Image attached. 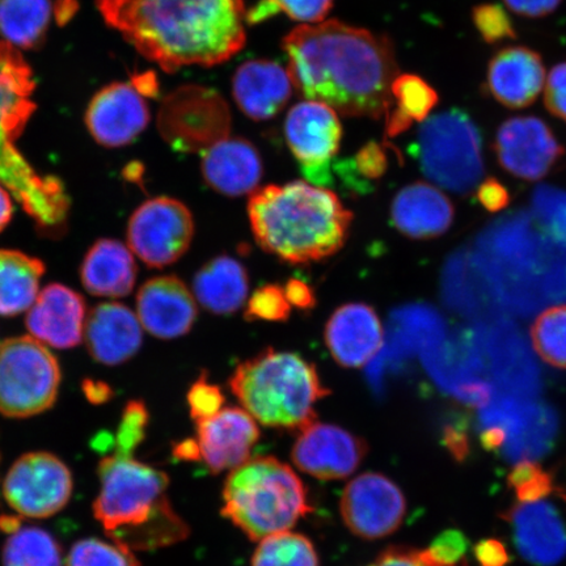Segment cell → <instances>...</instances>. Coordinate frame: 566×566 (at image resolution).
<instances>
[{
	"label": "cell",
	"mask_w": 566,
	"mask_h": 566,
	"mask_svg": "<svg viewBox=\"0 0 566 566\" xmlns=\"http://www.w3.org/2000/svg\"><path fill=\"white\" fill-rule=\"evenodd\" d=\"M289 74L306 101L327 104L346 117H386L399 75L395 48L384 34L323 21L283 39Z\"/></svg>",
	"instance_id": "cell-1"
},
{
	"label": "cell",
	"mask_w": 566,
	"mask_h": 566,
	"mask_svg": "<svg viewBox=\"0 0 566 566\" xmlns=\"http://www.w3.org/2000/svg\"><path fill=\"white\" fill-rule=\"evenodd\" d=\"M106 24L167 71L212 67L245 45L244 0H96Z\"/></svg>",
	"instance_id": "cell-2"
},
{
	"label": "cell",
	"mask_w": 566,
	"mask_h": 566,
	"mask_svg": "<svg viewBox=\"0 0 566 566\" xmlns=\"http://www.w3.org/2000/svg\"><path fill=\"white\" fill-rule=\"evenodd\" d=\"M247 211L261 250L293 265L334 256L353 222L334 192L301 180L254 190Z\"/></svg>",
	"instance_id": "cell-3"
},
{
	"label": "cell",
	"mask_w": 566,
	"mask_h": 566,
	"mask_svg": "<svg viewBox=\"0 0 566 566\" xmlns=\"http://www.w3.org/2000/svg\"><path fill=\"white\" fill-rule=\"evenodd\" d=\"M98 478L94 514L113 541L153 549L186 539L189 528L169 504L165 472L116 454L102 460Z\"/></svg>",
	"instance_id": "cell-4"
},
{
	"label": "cell",
	"mask_w": 566,
	"mask_h": 566,
	"mask_svg": "<svg viewBox=\"0 0 566 566\" xmlns=\"http://www.w3.org/2000/svg\"><path fill=\"white\" fill-rule=\"evenodd\" d=\"M30 65L9 42H0V184L48 233L65 229L69 197L61 181L40 176L15 147L35 108Z\"/></svg>",
	"instance_id": "cell-5"
},
{
	"label": "cell",
	"mask_w": 566,
	"mask_h": 566,
	"mask_svg": "<svg viewBox=\"0 0 566 566\" xmlns=\"http://www.w3.org/2000/svg\"><path fill=\"white\" fill-rule=\"evenodd\" d=\"M230 389L254 420L298 431L316 420V405L331 394L316 366L298 353L269 348L240 364Z\"/></svg>",
	"instance_id": "cell-6"
},
{
	"label": "cell",
	"mask_w": 566,
	"mask_h": 566,
	"mask_svg": "<svg viewBox=\"0 0 566 566\" xmlns=\"http://www.w3.org/2000/svg\"><path fill=\"white\" fill-rule=\"evenodd\" d=\"M222 497L224 518L253 542L292 530L313 512L298 473L274 457L251 458L230 471Z\"/></svg>",
	"instance_id": "cell-7"
},
{
	"label": "cell",
	"mask_w": 566,
	"mask_h": 566,
	"mask_svg": "<svg viewBox=\"0 0 566 566\" xmlns=\"http://www.w3.org/2000/svg\"><path fill=\"white\" fill-rule=\"evenodd\" d=\"M416 157L428 179L459 195L471 192L484 175L483 138L462 109L443 111L424 119Z\"/></svg>",
	"instance_id": "cell-8"
},
{
	"label": "cell",
	"mask_w": 566,
	"mask_h": 566,
	"mask_svg": "<svg viewBox=\"0 0 566 566\" xmlns=\"http://www.w3.org/2000/svg\"><path fill=\"white\" fill-rule=\"evenodd\" d=\"M61 385L59 360L32 336L0 344V413L27 419L52 408Z\"/></svg>",
	"instance_id": "cell-9"
},
{
	"label": "cell",
	"mask_w": 566,
	"mask_h": 566,
	"mask_svg": "<svg viewBox=\"0 0 566 566\" xmlns=\"http://www.w3.org/2000/svg\"><path fill=\"white\" fill-rule=\"evenodd\" d=\"M231 117L228 104L217 92L189 86L174 92L163 103L159 116L161 136L175 150L207 151L229 137Z\"/></svg>",
	"instance_id": "cell-10"
},
{
	"label": "cell",
	"mask_w": 566,
	"mask_h": 566,
	"mask_svg": "<svg viewBox=\"0 0 566 566\" xmlns=\"http://www.w3.org/2000/svg\"><path fill=\"white\" fill-rule=\"evenodd\" d=\"M195 237L192 211L171 197L151 198L133 212L127 224L130 251L150 268H166L179 261Z\"/></svg>",
	"instance_id": "cell-11"
},
{
	"label": "cell",
	"mask_w": 566,
	"mask_h": 566,
	"mask_svg": "<svg viewBox=\"0 0 566 566\" xmlns=\"http://www.w3.org/2000/svg\"><path fill=\"white\" fill-rule=\"evenodd\" d=\"M69 467L51 452H30L17 460L4 479L7 504L28 518H49L69 504L73 494Z\"/></svg>",
	"instance_id": "cell-12"
},
{
	"label": "cell",
	"mask_w": 566,
	"mask_h": 566,
	"mask_svg": "<svg viewBox=\"0 0 566 566\" xmlns=\"http://www.w3.org/2000/svg\"><path fill=\"white\" fill-rule=\"evenodd\" d=\"M339 513L353 535L378 541L399 530L407 515V500L384 473L366 472L346 484Z\"/></svg>",
	"instance_id": "cell-13"
},
{
	"label": "cell",
	"mask_w": 566,
	"mask_h": 566,
	"mask_svg": "<svg viewBox=\"0 0 566 566\" xmlns=\"http://www.w3.org/2000/svg\"><path fill=\"white\" fill-rule=\"evenodd\" d=\"M285 137L306 179L322 186L331 182V163L343 138L338 113L321 102L296 104L286 117Z\"/></svg>",
	"instance_id": "cell-14"
},
{
	"label": "cell",
	"mask_w": 566,
	"mask_h": 566,
	"mask_svg": "<svg viewBox=\"0 0 566 566\" xmlns=\"http://www.w3.org/2000/svg\"><path fill=\"white\" fill-rule=\"evenodd\" d=\"M367 443L338 424L313 421L298 430L292 459L296 469L317 480L348 479L363 464Z\"/></svg>",
	"instance_id": "cell-15"
},
{
	"label": "cell",
	"mask_w": 566,
	"mask_h": 566,
	"mask_svg": "<svg viewBox=\"0 0 566 566\" xmlns=\"http://www.w3.org/2000/svg\"><path fill=\"white\" fill-rule=\"evenodd\" d=\"M494 153L509 174L518 179H543L562 159L565 150L551 127L539 117L518 116L499 127Z\"/></svg>",
	"instance_id": "cell-16"
},
{
	"label": "cell",
	"mask_w": 566,
	"mask_h": 566,
	"mask_svg": "<svg viewBox=\"0 0 566 566\" xmlns=\"http://www.w3.org/2000/svg\"><path fill=\"white\" fill-rule=\"evenodd\" d=\"M196 427L200 462L212 473L230 472L245 463L260 438L258 421L242 408H223Z\"/></svg>",
	"instance_id": "cell-17"
},
{
	"label": "cell",
	"mask_w": 566,
	"mask_h": 566,
	"mask_svg": "<svg viewBox=\"0 0 566 566\" xmlns=\"http://www.w3.org/2000/svg\"><path fill=\"white\" fill-rule=\"evenodd\" d=\"M150 122V111L132 83H115L97 92L86 113L92 137L105 147L130 145Z\"/></svg>",
	"instance_id": "cell-18"
},
{
	"label": "cell",
	"mask_w": 566,
	"mask_h": 566,
	"mask_svg": "<svg viewBox=\"0 0 566 566\" xmlns=\"http://www.w3.org/2000/svg\"><path fill=\"white\" fill-rule=\"evenodd\" d=\"M324 339L339 366L359 369L384 348L385 331L377 311L369 304L346 303L328 318Z\"/></svg>",
	"instance_id": "cell-19"
},
{
	"label": "cell",
	"mask_w": 566,
	"mask_h": 566,
	"mask_svg": "<svg viewBox=\"0 0 566 566\" xmlns=\"http://www.w3.org/2000/svg\"><path fill=\"white\" fill-rule=\"evenodd\" d=\"M138 318L148 334L163 339L186 336L196 324V298L175 275L145 282L137 295Z\"/></svg>",
	"instance_id": "cell-20"
},
{
	"label": "cell",
	"mask_w": 566,
	"mask_h": 566,
	"mask_svg": "<svg viewBox=\"0 0 566 566\" xmlns=\"http://www.w3.org/2000/svg\"><path fill=\"white\" fill-rule=\"evenodd\" d=\"M83 296L60 283L46 286L28 310L25 324L33 338L55 349L80 345L86 327Z\"/></svg>",
	"instance_id": "cell-21"
},
{
	"label": "cell",
	"mask_w": 566,
	"mask_h": 566,
	"mask_svg": "<svg viewBox=\"0 0 566 566\" xmlns=\"http://www.w3.org/2000/svg\"><path fill=\"white\" fill-rule=\"evenodd\" d=\"M516 549L537 566H554L566 556V526L557 509L546 501L518 502L509 509Z\"/></svg>",
	"instance_id": "cell-22"
},
{
	"label": "cell",
	"mask_w": 566,
	"mask_h": 566,
	"mask_svg": "<svg viewBox=\"0 0 566 566\" xmlns=\"http://www.w3.org/2000/svg\"><path fill=\"white\" fill-rule=\"evenodd\" d=\"M546 77L539 53L527 46H507L492 56L486 87L495 102L509 109H523L539 97Z\"/></svg>",
	"instance_id": "cell-23"
},
{
	"label": "cell",
	"mask_w": 566,
	"mask_h": 566,
	"mask_svg": "<svg viewBox=\"0 0 566 566\" xmlns=\"http://www.w3.org/2000/svg\"><path fill=\"white\" fill-rule=\"evenodd\" d=\"M84 338L91 356L97 363L116 366L136 356L144 334L138 316L129 307L111 302L91 310Z\"/></svg>",
	"instance_id": "cell-24"
},
{
	"label": "cell",
	"mask_w": 566,
	"mask_h": 566,
	"mask_svg": "<svg viewBox=\"0 0 566 566\" xmlns=\"http://www.w3.org/2000/svg\"><path fill=\"white\" fill-rule=\"evenodd\" d=\"M203 180L226 197L253 193L263 179V160L256 147L244 138H224L203 154Z\"/></svg>",
	"instance_id": "cell-25"
},
{
	"label": "cell",
	"mask_w": 566,
	"mask_h": 566,
	"mask_svg": "<svg viewBox=\"0 0 566 566\" xmlns=\"http://www.w3.org/2000/svg\"><path fill=\"white\" fill-rule=\"evenodd\" d=\"M293 86L289 71L279 63L248 61L233 75L232 94L247 117L265 122L277 116L289 103Z\"/></svg>",
	"instance_id": "cell-26"
},
{
	"label": "cell",
	"mask_w": 566,
	"mask_h": 566,
	"mask_svg": "<svg viewBox=\"0 0 566 566\" xmlns=\"http://www.w3.org/2000/svg\"><path fill=\"white\" fill-rule=\"evenodd\" d=\"M454 207L448 196L428 182L409 184L395 196L391 222L402 235L428 240L443 235L454 221Z\"/></svg>",
	"instance_id": "cell-27"
},
{
	"label": "cell",
	"mask_w": 566,
	"mask_h": 566,
	"mask_svg": "<svg viewBox=\"0 0 566 566\" xmlns=\"http://www.w3.org/2000/svg\"><path fill=\"white\" fill-rule=\"evenodd\" d=\"M137 271L130 248L118 240L102 239L90 248L84 258L81 279L92 295L123 298L133 292Z\"/></svg>",
	"instance_id": "cell-28"
},
{
	"label": "cell",
	"mask_w": 566,
	"mask_h": 566,
	"mask_svg": "<svg viewBox=\"0 0 566 566\" xmlns=\"http://www.w3.org/2000/svg\"><path fill=\"white\" fill-rule=\"evenodd\" d=\"M250 292L245 266L229 254H219L200 268L193 279L196 301L209 313L226 316L244 306Z\"/></svg>",
	"instance_id": "cell-29"
},
{
	"label": "cell",
	"mask_w": 566,
	"mask_h": 566,
	"mask_svg": "<svg viewBox=\"0 0 566 566\" xmlns=\"http://www.w3.org/2000/svg\"><path fill=\"white\" fill-rule=\"evenodd\" d=\"M45 273L41 260L12 250H0V316L20 315L32 307Z\"/></svg>",
	"instance_id": "cell-30"
},
{
	"label": "cell",
	"mask_w": 566,
	"mask_h": 566,
	"mask_svg": "<svg viewBox=\"0 0 566 566\" xmlns=\"http://www.w3.org/2000/svg\"><path fill=\"white\" fill-rule=\"evenodd\" d=\"M391 92L394 103L386 116V136L389 138L400 136L415 123L422 124L440 103L437 91L415 74L396 76Z\"/></svg>",
	"instance_id": "cell-31"
},
{
	"label": "cell",
	"mask_w": 566,
	"mask_h": 566,
	"mask_svg": "<svg viewBox=\"0 0 566 566\" xmlns=\"http://www.w3.org/2000/svg\"><path fill=\"white\" fill-rule=\"evenodd\" d=\"M51 0H0V33L9 44L39 46L52 19Z\"/></svg>",
	"instance_id": "cell-32"
},
{
	"label": "cell",
	"mask_w": 566,
	"mask_h": 566,
	"mask_svg": "<svg viewBox=\"0 0 566 566\" xmlns=\"http://www.w3.org/2000/svg\"><path fill=\"white\" fill-rule=\"evenodd\" d=\"M3 566H62V549L45 530L20 528L4 544Z\"/></svg>",
	"instance_id": "cell-33"
},
{
	"label": "cell",
	"mask_w": 566,
	"mask_h": 566,
	"mask_svg": "<svg viewBox=\"0 0 566 566\" xmlns=\"http://www.w3.org/2000/svg\"><path fill=\"white\" fill-rule=\"evenodd\" d=\"M252 566H321L314 543L294 531L265 537L253 552Z\"/></svg>",
	"instance_id": "cell-34"
},
{
	"label": "cell",
	"mask_w": 566,
	"mask_h": 566,
	"mask_svg": "<svg viewBox=\"0 0 566 566\" xmlns=\"http://www.w3.org/2000/svg\"><path fill=\"white\" fill-rule=\"evenodd\" d=\"M531 339L544 363L566 370V304L551 307L537 316Z\"/></svg>",
	"instance_id": "cell-35"
},
{
	"label": "cell",
	"mask_w": 566,
	"mask_h": 566,
	"mask_svg": "<svg viewBox=\"0 0 566 566\" xmlns=\"http://www.w3.org/2000/svg\"><path fill=\"white\" fill-rule=\"evenodd\" d=\"M332 6L334 0H260L247 12L245 20L248 24H259L279 13H285L290 19L314 25L323 23Z\"/></svg>",
	"instance_id": "cell-36"
},
{
	"label": "cell",
	"mask_w": 566,
	"mask_h": 566,
	"mask_svg": "<svg viewBox=\"0 0 566 566\" xmlns=\"http://www.w3.org/2000/svg\"><path fill=\"white\" fill-rule=\"evenodd\" d=\"M66 566H140L132 548L113 541L83 539L70 549Z\"/></svg>",
	"instance_id": "cell-37"
},
{
	"label": "cell",
	"mask_w": 566,
	"mask_h": 566,
	"mask_svg": "<svg viewBox=\"0 0 566 566\" xmlns=\"http://www.w3.org/2000/svg\"><path fill=\"white\" fill-rule=\"evenodd\" d=\"M533 209L547 237L566 245V192L549 186L539 187L534 193Z\"/></svg>",
	"instance_id": "cell-38"
},
{
	"label": "cell",
	"mask_w": 566,
	"mask_h": 566,
	"mask_svg": "<svg viewBox=\"0 0 566 566\" xmlns=\"http://www.w3.org/2000/svg\"><path fill=\"white\" fill-rule=\"evenodd\" d=\"M507 484L518 502L541 501L556 492L554 476L541 464L530 460H522L515 464L507 478Z\"/></svg>",
	"instance_id": "cell-39"
},
{
	"label": "cell",
	"mask_w": 566,
	"mask_h": 566,
	"mask_svg": "<svg viewBox=\"0 0 566 566\" xmlns=\"http://www.w3.org/2000/svg\"><path fill=\"white\" fill-rule=\"evenodd\" d=\"M292 314V306L285 290L279 283H268L254 290L247 303L244 317L248 322H286Z\"/></svg>",
	"instance_id": "cell-40"
},
{
	"label": "cell",
	"mask_w": 566,
	"mask_h": 566,
	"mask_svg": "<svg viewBox=\"0 0 566 566\" xmlns=\"http://www.w3.org/2000/svg\"><path fill=\"white\" fill-rule=\"evenodd\" d=\"M472 23L486 44L516 39L513 21L500 4L483 3L473 7Z\"/></svg>",
	"instance_id": "cell-41"
},
{
	"label": "cell",
	"mask_w": 566,
	"mask_h": 566,
	"mask_svg": "<svg viewBox=\"0 0 566 566\" xmlns=\"http://www.w3.org/2000/svg\"><path fill=\"white\" fill-rule=\"evenodd\" d=\"M187 399L189 413L195 422L210 419L221 412L226 401L221 387L211 384L207 373H202L190 386Z\"/></svg>",
	"instance_id": "cell-42"
},
{
	"label": "cell",
	"mask_w": 566,
	"mask_h": 566,
	"mask_svg": "<svg viewBox=\"0 0 566 566\" xmlns=\"http://www.w3.org/2000/svg\"><path fill=\"white\" fill-rule=\"evenodd\" d=\"M147 423L148 412L144 402L130 401L125 408L116 437V454L132 455V452L145 440Z\"/></svg>",
	"instance_id": "cell-43"
},
{
	"label": "cell",
	"mask_w": 566,
	"mask_h": 566,
	"mask_svg": "<svg viewBox=\"0 0 566 566\" xmlns=\"http://www.w3.org/2000/svg\"><path fill=\"white\" fill-rule=\"evenodd\" d=\"M470 542L458 530L443 531L429 547L430 555L446 564H455L464 560Z\"/></svg>",
	"instance_id": "cell-44"
},
{
	"label": "cell",
	"mask_w": 566,
	"mask_h": 566,
	"mask_svg": "<svg viewBox=\"0 0 566 566\" xmlns=\"http://www.w3.org/2000/svg\"><path fill=\"white\" fill-rule=\"evenodd\" d=\"M544 104L552 116L566 123V62L551 70L544 86Z\"/></svg>",
	"instance_id": "cell-45"
},
{
	"label": "cell",
	"mask_w": 566,
	"mask_h": 566,
	"mask_svg": "<svg viewBox=\"0 0 566 566\" xmlns=\"http://www.w3.org/2000/svg\"><path fill=\"white\" fill-rule=\"evenodd\" d=\"M357 174L365 180H378L388 168V158L385 148L378 144H369L357 154Z\"/></svg>",
	"instance_id": "cell-46"
},
{
	"label": "cell",
	"mask_w": 566,
	"mask_h": 566,
	"mask_svg": "<svg viewBox=\"0 0 566 566\" xmlns=\"http://www.w3.org/2000/svg\"><path fill=\"white\" fill-rule=\"evenodd\" d=\"M478 200L483 208L491 212H497L507 208L511 203V193L504 186L494 177H488L480 184L478 189Z\"/></svg>",
	"instance_id": "cell-47"
},
{
	"label": "cell",
	"mask_w": 566,
	"mask_h": 566,
	"mask_svg": "<svg viewBox=\"0 0 566 566\" xmlns=\"http://www.w3.org/2000/svg\"><path fill=\"white\" fill-rule=\"evenodd\" d=\"M473 555L479 566H507L512 560L505 544L499 539L480 541L473 547Z\"/></svg>",
	"instance_id": "cell-48"
},
{
	"label": "cell",
	"mask_w": 566,
	"mask_h": 566,
	"mask_svg": "<svg viewBox=\"0 0 566 566\" xmlns=\"http://www.w3.org/2000/svg\"><path fill=\"white\" fill-rule=\"evenodd\" d=\"M562 2L563 0H504L509 10H512L516 15L530 19L551 15Z\"/></svg>",
	"instance_id": "cell-49"
},
{
	"label": "cell",
	"mask_w": 566,
	"mask_h": 566,
	"mask_svg": "<svg viewBox=\"0 0 566 566\" xmlns=\"http://www.w3.org/2000/svg\"><path fill=\"white\" fill-rule=\"evenodd\" d=\"M286 298L290 306L298 310L308 311L316 306L315 290L308 285L307 282L298 279H290L285 286Z\"/></svg>",
	"instance_id": "cell-50"
},
{
	"label": "cell",
	"mask_w": 566,
	"mask_h": 566,
	"mask_svg": "<svg viewBox=\"0 0 566 566\" xmlns=\"http://www.w3.org/2000/svg\"><path fill=\"white\" fill-rule=\"evenodd\" d=\"M367 566H417V549L389 547Z\"/></svg>",
	"instance_id": "cell-51"
},
{
	"label": "cell",
	"mask_w": 566,
	"mask_h": 566,
	"mask_svg": "<svg viewBox=\"0 0 566 566\" xmlns=\"http://www.w3.org/2000/svg\"><path fill=\"white\" fill-rule=\"evenodd\" d=\"M444 443L451 454L459 460L469 454V440H467L464 431L459 428L449 427L444 430Z\"/></svg>",
	"instance_id": "cell-52"
},
{
	"label": "cell",
	"mask_w": 566,
	"mask_h": 566,
	"mask_svg": "<svg viewBox=\"0 0 566 566\" xmlns=\"http://www.w3.org/2000/svg\"><path fill=\"white\" fill-rule=\"evenodd\" d=\"M507 441V434L501 427H485L481 434V443L488 451L500 450Z\"/></svg>",
	"instance_id": "cell-53"
},
{
	"label": "cell",
	"mask_w": 566,
	"mask_h": 566,
	"mask_svg": "<svg viewBox=\"0 0 566 566\" xmlns=\"http://www.w3.org/2000/svg\"><path fill=\"white\" fill-rule=\"evenodd\" d=\"M13 216L12 197L3 184H0V232L11 222Z\"/></svg>",
	"instance_id": "cell-54"
},
{
	"label": "cell",
	"mask_w": 566,
	"mask_h": 566,
	"mask_svg": "<svg viewBox=\"0 0 566 566\" xmlns=\"http://www.w3.org/2000/svg\"><path fill=\"white\" fill-rule=\"evenodd\" d=\"M174 454L177 459L186 460V462H200V450H198L196 440L177 443Z\"/></svg>",
	"instance_id": "cell-55"
},
{
	"label": "cell",
	"mask_w": 566,
	"mask_h": 566,
	"mask_svg": "<svg viewBox=\"0 0 566 566\" xmlns=\"http://www.w3.org/2000/svg\"><path fill=\"white\" fill-rule=\"evenodd\" d=\"M417 566H470L465 558L462 562L455 564H446L437 560L436 557L430 555L428 549L417 551Z\"/></svg>",
	"instance_id": "cell-56"
},
{
	"label": "cell",
	"mask_w": 566,
	"mask_h": 566,
	"mask_svg": "<svg viewBox=\"0 0 566 566\" xmlns=\"http://www.w3.org/2000/svg\"><path fill=\"white\" fill-rule=\"evenodd\" d=\"M151 75H140L134 80L132 83L134 87L137 88L140 95H148L155 94L157 92V81H155V77L150 81Z\"/></svg>",
	"instance_id": "cell-57"
}]
</instances>
